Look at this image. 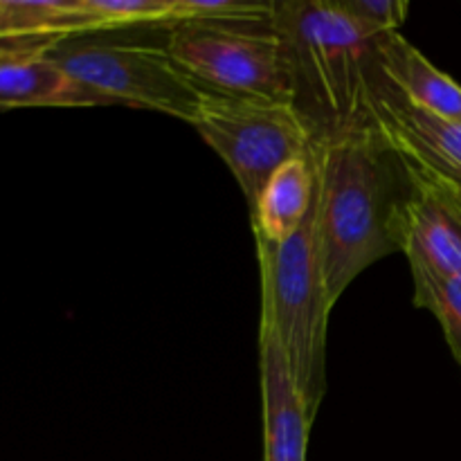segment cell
I'll use <instances>...</instances> for the list:
<instances>
[{
  "mask_svg": "<svg viewBox=\"0 0 461 461\" xmlns=\"http://www.w3.org/2000/svg\"><path fill=\"white\" fill-rule=\"evenodd\" d=\"M336 5L372 39L399 32L410 12L405 0H336Z\"/></svg>",
  "mask_w": 461,
  "mask_h": 461,
  "instance_id": "9a60e30c",
  "label": "cell"
},
{
  "mask_svg": "<svg viewBox=\"0 0 461 461\" xmlns=\"http://www.w3.org/2000/svg\"><path fill=\"white\" fill-rule=\"evenodd\" d=\"M14 39H39L32 0H0V41Z\"/></svg>",
  "mask_w": 461,
  "mask_h": 461,
  "instance_id": "2e32d148",
  "label": "cell"
},
{
  "mask_svg": "<svg viewBox=\"0 0 461 461\" xmlns=\"http://www.w3.org/2000/svg\"><path fill=\"white\" fill-rule=\"evenodd\" d=\"M270 21H273V3H252V0H171V18L165 30L178 25Z\"/></svg>",
  "mask_w": 461,
  "mask_h": 461,
  "instance_id": "5bb4252c",
  "label": "cell"
},
{
  "mask_svg": "<svg viewBox=\"0 0 461 461\" xmlns=\"http://www.w3.org/2000/svg\"><path fill=\"white\" fill-rule=\"evenodd\" d=\"M376 63L412 106L461 124V86L432 66L399 32L376 36Z\"/></svg>",
  "mask_w": 461,
  "mask_h": 461,
  "instance_id": "8fae6325",
  "label": "cell"
},
{
  "mask_svg": "<svg viewBox=\"0 0 461 461\" xmlns=\"http://www.w3.org/2000/svg\"><path fill=\"white\" fill-rule=\"evenodd\" d=\"M261 408H264V461H306L311 419L277 331L266 313L259 324Z\"/></svg>",
  "mask_w": 461,
  "mask_h": 461,
  "instance_id": "9c48e42d",
  "label": "cell"
},
{
  "mask_svg": "<svg viewBox=\"0 0 461 461\" xmlns=\"http://www.w3.org/2000/svg\"><path fill=\"white\" fill-rule=\"evenodd\" d=\"M77 84L90 93L131 108L165 113L192 124L201 104L203 86L196 84L167 50L151 36L81 34L57 41L48 50Z\"/></svg>",
  "mask_w": 461,
  "mask_h": 461,
  "instance_id": "277c9868",
  "label": "cell"
},
{
  "mask_svg": "<svg viewBox=\"0 0 461 461\" xmlns=\"http://www.w3.org/2000/svg\"><path fill=\"white\" fill-rule=\"evenodd\" d=\"M378 66V63H376ZM372 120L383 138L417 165L461 185V124L412 106L376 68Z\"/></svg>",
  "mask_w": 461,
  "mask_h": 461,
  "instance_id": "ba28073f",
  "label": "cell"
},
{
  "mask_svg": "<svg viewBox=\"0 0 461 461\" xmlns=\"http://www.w3.org/2000/svg\"><path fill=\"white\" fill-rule=\"evenodd\" d=\"M167 50L203 88L293 102L291 61L273 21L171 27Z\"/></svg>",
  "mask_w": 461,
  "mask_h": 461,
  "instance_id": "8992f818",
  "label": "cell"
},
{
  "mask_svg": "<svg viewBox=\"0 0 461 461\" xmlns=\"http://www.w3.org/2000/svg\"><path fill=\"white\" fill-rule=\"evenodd\" d=\"M315 192L318 176L313 153L282 165L270 176L259 201L250 210L252 232L266 241H288L313 207Z\"/></svg>",
  "mask_w": 461,
  "mask_h": 461,
  "instance_id": "7c38bea8",
  "label": "cell"
},
{
  "mask_svg": "<svg viewBox=\"0 0 461 461\" xmlns=\"http://www.w3.org/2000/svg\"><path fill=\"white\" fill-rule=\"evenodd\" d=\"M414 282V306L428 309L444 329L453 358L461 367V275H439L410 268Z\"/></svg>",
  "mask_w": 461,
  "mask_h": 461,
  "instance_id": "4fadbf2b",
  "label": "cell"
},
{
  "mask_svg": "<svg viewBox=\"0 0 461 461\" xmlns=\"http://www.w3.org/2000/svg\"><path fill=\"white\" fill-rule=\"evenodd\" d=\"M57 41H43V39H14V41H0V57L3 54L14 52V50L23 48H52Z\"/></svg>",
  "mask_w": 461,
  "mask_h": 461,
  "instance_id": "e0dca14e",
  "label": "cell"
},
{
  "mask_svg": "<svg viewBox=\"0 0 461 461\" xmlns=\"http://www.w3.org/2000/svg\"><path fill=\"white\" fill-rule=\"evenodd\" d=\"M401 158L412 185L399 223L401 252L410 268L461 275V185Z\"/></svg>",
  "mask_w": 461,
  "mask_h": 461,
  "instance_id": "52a82bcc",
  "label": "cell"
},
{
  "mask_svg": "<svg viewBox=\"0 0 461 461\" xmlns=\"http://www.w3.org/2000/svg\"><path fill=\"white\" fill-rule=\"evenodd\" d=\"M318 176V246L331 306L363 270L401 252L399 223L412 185L401 153L376 124L322 138Z\"/></svg>",
  "mask_w": 461,
  "mask_h": 461,
  "instance_id": "6da1fadb",
  "label": "cell"
},
{
  "mask_svg": "<svg viewBox=\"0 0 461 461\" xmlns=\"http://www.w3.org/2000/svg\"><path fill=\"white\" fill-rule=\"evenodd\" d=\"M273 27L286 45L293 104L318 140L374 124L376 45L336 0L273 3Z\"/></svg>",
  "mask_w": 461,
  "mask_h": 461,
  "instance_id": "7a4b0ae2",
  "label": "cell"
},
{
  "mask_svg": "<svg viewBox=\"0 0 461 461\" xmlns=\"http://www.w3.org/2000/svg\"><path fill=\"white\" fill-rule=\"evenodd\" d=\"M50 48H23L0 57V108H95L108 99L77 84Z\"/></svg>",
  "mask_w": 461,
  "mask_h": 461,
  "instance_id": "30bf717a",
  "label": "cell"
},
{
  "mask_svg": "<svg viewBox=\"0 0 461 461\" xmlns=\"http://www.w3.org/2000/svg\"><path fill=\"white\" fill-rule=\"evenodd\" d=\"M261 313L277 331L311 419L327 394V327L331 302L324 286L318 246V192L304 223L284 243L257 237Z\"/></svg>",
  "mask_w": 461,
  "mask_h": 461,
  "instance_id": "3957f363",
  "label": "cell"
},
{
  "mask_svg": "<svg viewBox=\"0 0 461 461\" xmlns=\"http://www.w3.org/2000/svg\"><path fill=\"white\" fill-rule=\"evenodd\" d=\"M237 178L255 207L270 176L295 158L313 153L318 135L293 102L241 97L203 88L192 122Z\"/></svg>",
  "mask_w": 461,
  "mask_h": 461,
  "instance_id": "5b68a950",
  "label": "cell"
}]
</instances>
